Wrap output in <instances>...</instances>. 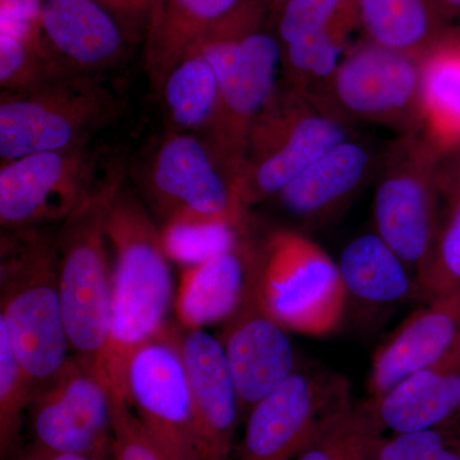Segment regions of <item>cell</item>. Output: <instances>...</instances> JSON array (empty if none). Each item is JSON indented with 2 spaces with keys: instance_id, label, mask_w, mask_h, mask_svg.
<instances>
[{
  "instance_id": "11",
  "label": "cell",
  "mask_w": 460,
  "mask_h": 460,
  "mask_svg": "<svg viewBox=\"0 0 460 460\" xmlns=\"http://www.w3.org/2000/svg\"><path fill=\"white\" fill-rule=\"evenodd\" d=\"M352 402L341 375L296 368L247 414L234 460L296 459L320 426Z\"/></svg>"
},
{
  "instance_id": "5",
  "label": "cell",
  "mask_w": 460,
  "mask_h": 460,
  "mask_svg": "<svg viewBox=\"0 0 460 460\" xmlns=\"http://www.w3.org/2000/svg\"><path fill=\"white\" fill-rule=\"evenodd\" d=\"M251 281L263 308L288 332L323 337L341 325L348 292L338 262L296 230L252 239Z\"/></svg>"
},
{
  "instance_id": "13",
  "label": "cell",
  "mask_w": 460,
  "mask_h": 460,
  "mask_svg": "<svg viewBox=\"0 0 460 460\" xmlns=\"http://www.w3.org/2000/svg\"><path fill=\"white\" fill-rule=\"evenodd\" d=\"M127 402L154 443L171 460H192V389L181 328L166 323L128 362Z\"/></svg>"
},
{
  "instance_id": "22",
  "label": "cell",
  "mask_w": 460,
  "mask_h": 460,
  "mask_svg": "<svg viewBox=\"0 0 460 460\" xmlns=\"http://www.w3.org/2000/svg\"><path fill=\"white\" fill-rule=\"evenodd\" d=\"M252 238L244 232L228 250L184 268L175 296L181 328L223 323L238 307L250 281Z\"/></svg>"
},
{
  "instance_id": "1",
  "label": "cell",
  "mask_w": 460,
  "mask_h": 460,
  "mask_svg": "<svg viewBox=\"0 0 460 460\" xmlns=\"http://www.w3.org/2000/svg\"><path fill=\"white\" fill-rule=\"evenodd\" d=\"M107 233L115 263L102 384L108 393L127 401L126 374L132 354L168 323L172 272L162 228L126 183L111 204Z\"/></svg>"
},
{
  "instance_id": "12",
  "label": "cell",
  "mask_w": 460,
  "mask_h": 460,
  "mask_svg": "<svg viewBox=\"0 0 460 460\" xmlns=\"http://www.w3.org/2000/svg\"><path fill=\"white\" fill-rule=\"evenodd\" d=\"M87 147L31 154L0 166V226L3 230L42 228L62 223L104 181Z\"/></svg>"
},
{
  "instance_id": "40",
  "label": "cell",
  "mask_w": 460,
  "mask_h": 460,
  "mask_svg": "<svg viewBox=\"0 0 460 460\" xmlns=\"http://www.w3.org/2000/svg\"><path fill=\"white\" fill-rule=\"evenodd\" d=\"M459 447H460V445H459Z\"/></svg>"
},
{
  "instance_id": "25",
  "label": "cell",
  "mask_w": 460,
  "mask_h": 460,
  "mask_svg": "<svg viewBox=\"0 0 460 460\" xmlns=\"http://www.w3.org/2000/svg\"><path fill=\"white\" fill-rule=\"evenodd\" d=\"M366 40L422 60L452 27L438 0H357Z\"/></svg>"
},
{
  "instance_id": "16",
  "label": "cell",
  "mask_w": 460,
  "mask_h": 460,
  "mask_svg": "<svg viewBox=\"0 0 460 460\" xmlns=\"http://www.w3.org/2000/svg\"><path fill=\"white\" fill-rule=\"evenodd\" d=\"M219 341L244 420L257 402L296 370V350L288 330L263 308L251 272L243 299L222 323Z\"/></svg>"
},
{
  "instance_id": "28",
  "label": "cell",
  "mask_w": 460,
  "mask_h": 460,
  "mask_svg": "<svg viewBox=\"0 0 460 460\" xmlns=\"http://www.w3.org/2000/svg\"><path fill=\"white\" fill-rule=\"evenodd\" d=\"M172 131L204 136L213 122L219 84L208 58L195 50L172 68L160 91Z\"/></svg>"
},
{
  "instance_id": "9",
  "label": "cell",
  "mask_w": 460,
  "mask_h": 460,
  "mask_svg": "<svg viewBox=\"0 0 460 460\" xmlns=\"http://www.w3.org/2000/svg\"><path fill=\"white\" fill-rule=\"evenodd\" d=\"M440 160L420 131L396 136L378 160L372 202L376 234L416 277L431 259L443 228Z\"/></svg>"
},
{
  "instance_id": "37",
  "label": "cell",
  "mask_w": 460,
  "mask_h": 460,
  "mask_svg": "<svg viewBox=\"0 0 460 460\" xmlns=\"http://www.w3.org/2000/svg\"><path fill=\"white\" fill-rule=\"evenodd\" d=\"M9 460H98L80 454L54 453L29 444L21 447L20 452L14 454Z\"/></svg>"
},
{
  "instance_id": "31",
  "label": "cell",
  "mask_w": 460,
  "mask_h": 460,
  "mask_svg": "<svg viewBox=\"0 0 460 460\" xmlns=\"http://www.w3.org/2000/svg\"><path fill=\"white\" fill-rule=\"evenodd\" d=\"M414 281L417 295L426 299L460 288V199L449 208L431 259Z\"/></svg>"
},
{
  "instance_id": "17",
  "label": "cell",
  "mask_w": 460,
  "mask_h": 460,
  "mask_svg": "<svg viewBox=\"0 0 460 460\" xmlns=\"http://www.w3.org/2000/svg\"><path fill=\"white\" fill-rule=\"evenodd\" d=\"M193 398L192 460H234L241 407L219 338L181 329Z\"/></svg>"
},
{
  "instance_id": "3",
  "label": "cell",
  "mask_w": 460,
  "mask_h": 460,
  "mask_svg": "<svg viewBox=\"0 0 460 460\" xmlns=\"http://www.w3.org/2000/svg\"><path fill=\"white\" fill-rule=\"evenodd\" d=\"M126 180V168L117 160L104 181L63 220L57 233L66 337L74 356L102 383L111 338L113 287L105 247L108 217Z\"/></svg>"
},
{
  "instance_id": "29",
  "label": "cell",
  "mask_w": 460,
  "mask_h": 460,
  "mask_svg": "<svg viewBox=\"0 0 460 460\" xmlns=\"http://www.w3.org/2000/svg\"><path fill=\"white\" fill-rule=\"evenodd\" d=\"M385 429L372 399L349 402L320 426L296 460H370Z\"/></svg>"
},
{
  "instance_id": "7",
  "label": "cell",
  "mask_w": 460,
  "mask_h": 460,
  "mask_svg": "<svg viewBox=\"0 0 460 460\" xmlns=\"http://www.w3.org/2000/svg\"><path fill=\"white\" fill-rule=\"evenodd\" d=\"M122 111V102L100 75H69L31 89L2 91L0 162L87 147Z\"/></svg>"
},
{
  "instance_id": "15",
  "label": "cell",
  "mask_w": 460,
  "mask_h": 460,
  "mask_svg": "<svg viewBox=\"0 0 460 460\" xmlns=\"http://www.w3.org/2000/svg\"><path fill=\"white\" fill-rule=\"evenodd\" d=\"M280 48L281 83L319 93L359 27L357 0H289L271 21Z\"/></svg>"
},
{
  "instance_id": "23",
  "label": "cell",
  "mask_w": 460,
  "mask_h": 460,
  "mask_svg": "<svg viewBox=\"0 0 460 460\" xmlns=\"http://www.w3.org/2000/svg\"><path fill=\"white\" fill-rule=\"evenodd\" d=\"M374 402L393 434L438 429L460 411V338L438 361Z\"/></svg>"
},
{
  "instance_id": "32",
  "label": "cell",
  "mask_w": 460,
  "mask_h": 460,
  "mask_svg": "<svg viewBox=\"0 0 460 460\" xmlns=\"http://www.w3.org/2000/svg\"><path fill=\"white\" fill-rule=\"evenodd\" d=\"M247 230L224 226H164L163 244L169 260L189 268L228 250Z\"/></svg>"
},
{
  "instance_id": "36",
  "label": "cell",
  "mask_w": 460,
  "mask_h": 460,
  "mask_svg": "<svg viewBox=\"0 0 460 460\" xmlns=\"http://www.w3.org/2000/svg\"><path fill=\"white\" fill-rule=\"evenodd\" d=\"M440 183L445 202L450 208L460 199V144L441 157Z\"/></svg>"
},
{
  "instance_id": "24",
  "label": "cell",
  "mask_w": 460,
  "mask_h": 460,
  "mask_svg": "<svg viewBox=\"0 0 460 460\" xmlns=\"http://www.w3.org/2000/svg\"><path fill=\"white\" fill-rule=\"evenodd\" d=\"M77 75L51 49L42 30L40 0H0V86L31 89Z\"/></svg>"
},
{
  "instance_id": "19",
  "label": "cell",
  "mask_w": 460,
  "mask_h": 460,
  "mask_svg": "<svg viewBox=\"0 0 460 460\" xmlns=\"http://www.w3.org/2000/svg\"><path fill=\"white\" fill-rule=\"evenodd\" d=\"M460 338V288L428 299L377 348L368 393L376 401L443 357Z\"/></svg>"
},
{
  "instance_id": "35",
  "label": "cell",
  "mask_w": 460,
  "mask_h": 460,
  "mask_svg": "<svg viewBox=\"0 0 460 460\" xmlns=\"http://www.w3.org/2000/svg\"><path fill=\"white\" fill-rule=\"evenodd\" d=\"M119 23L128 42L146 39L159 0H98Z\"/></svg>"
},
{
  "instance_id": "4",
  "label": "cell",
  "mask_w": 460,
  "mask_h": 460,
  "mask_svg": "<svg viewBox=\"0 0 460 460\" xmlns=\"http://www.w3.org/2000/svg\"><path fill=\"white\" fill-rule=\"evenodd\" d=\"M195 50L208 58L219 84L213 122L202 138L238 181L252 127L280 87L279 42L269 25H226Z\"/></svg>"
},
{
  "instance_id": "20",
  "label": "cell",
  "mask_w": 460,
  "mask_h": 460,
  "mask_svg": "<svg viewBox=\"0 0 460 460\" xmlns=\"http://www.w3.org/2000/svg\"><path fill=\"white\" fill-rule=\"evenodd\" d=\"M40 13L51 49L75 74L100 75L123 62L128 40L98 0H40Z\"/></svg>"
},
{
  "instance_id": "30",
  "label": "cell",
  "mask_w": 460,
  "mask_h": 460,
  "mask_svg": "<svg viewBox=\"0 0 460 460\" xmlns=\"http://www.w3.org/2000/svg\"><path fill=\"white\" fill-rule=\"evenodd\" d=\"M33 387L26 376L4 326L0 325V458L20 452L22 429L31 404Z\"/></svg>"
},
{
  "instance_id": "10",
  "label": "cell",
  "mask_w": 460,
  "mask_h": 460,
  "mask_svg": "<svg viewBox=\"0 0 460 460\" xmlns=\"http://www.w3.org/2000/svg\"><path fill=\"white\" fill-rule=\"evenodd\" d=\"M311 96L349 126L372 124L398 136L422 131L420 60L366 39L347 50L325 86Z\"/></svg>"
},
{
  "instance_id": "39",
  "label": "cell",
  "mask_w": 460,
  "mask_h": 460,
  "mask_svg": "<svg viewBox=\"0 0 460 460\" xmlns=\"http://www.w3.org/2000/svg\"><path fill=\"white\" fill-rule=\"evenodd\" d=\"M288 2H289V0H266L269 12V26H270L271 21L274 20L275 16L279 13L280 9L283 8Z\"/></svg>"
},
{
  "instance_id": "6",
  "label": "cell",
  "mask_w": 460,
  "mask_h": 460,
  "mask_svg": "<svg viewBox=\"0 0 460 460\" xmlns=\"http://www.w3.org/2000/svg\"><path fill=\"white\" fill-rule=\"evenodd\" d=\"M142 201L160 228L224 226L248 229L238 181L195 133L171 131L136 172Z\"/></svg>"
},
{
  "instance_id": "2",
  "label": "cell",
  "mask_w": 460,
  "mask_h": 460,
  "mask_svg": "<svg viewBox=\"0 0 460 460\" xmlns=\"http://www.w3.org/2000/svg\"><path fill=\"white\" fill-rule=\"evenodd\" d=\"M0 325L7 330L35 390L56 376L71 357L60 299L57 235L44 226L2 232Z\"/></svg>"
},
{
  "instance_id": "21",
  "label": "cell",
  "mask_w": 460,
  "mask_h": 460,
  "mask_svg": "<svg viewBox=\"0 0 460 460\" xmlns=\"http://www.w3.org/2000/svg\"><path fill=\"white\" fill-rule=\"evenodd\" d=\"M380 154L349 137L329 150L290 181L275 198L284 210L305 220L323 222L337 213L376 172Z\"/></svg>"
},
{
  "instance_id": "27",
  "label": "cell",
  "mask_w": 460,
  "mask_h": 460,
  "mask_svg": "<svg viewBox=\"0 0 460 460\" xmlns=\"http://www.w3.org/2000/svg\"><path fill=\"white\" fill-rule=\"evenodd\" d=\"M338 266L348 296L367 304H394L416 293L407 263L376 233L350 241Z\"/></svg>"
},
{
  "instance_id": "26",
  "label": "cell",
  "mask_w": 460,
  "mask_h": 460,
  "mask_svg": "<svg viewBox=\"0 0 460 460\" xmlns=\"http://www.w3.org/2000/svg\"><path fill=\"white\" fill-rule=\"evenodd\" d=\"M422 135L443 157L460 144V26H452L420 60Z\"/></svg>"
},
{
  "instance_id": "38",
  "label": "cell",
  "mask_w": 460,
  "mask_h": 460,
  "mask_svg": "<svg viewBox=\"0 0 460 460\" xmlns=\"http://www.w3.org/2000/svg\"><path fill=\"white\" fill-rule=\"evenodd\" d=\"M447 22L452 26H460V0H438Z\"/></svg>"
},
{
  "instance_id": "8",
  "label": "cell",
  "mask_w": 460,
  "mask_h": 460,
  "mask_svg": "<svg viewBox=\"0 0 460 460\" xmlns=\"http://www.w3.org/2000/svg\"><path fill=\"white\" fill-rule=\"evenodd\" d=\"M350 126L310 95L283 83L248 137L238 175L248 211L275 198L308 166L341 141Z\"/></svg>"
},
{
  "instance_id": "18",
  "label": "cell",
  "mask_w": 460,
  "mask_h": 460,
  "mask_svg": "<svg viewBox=\"0 0 460 460\" xmlns=\"http://www.w3.org/2000/svg\"><path fill=\"white\" fill-rule=\"evenodd\" d=\"M233 22H269L266 0H159L145 39L154 90L208 33Z\"/></svg>"
},
{
  "instance_id": "33",
  "label": "cell",
  "mask_w": 460,
  "mask_h": 460,
  "mask_svg": "<svg viewBox=\"0 0 460 460\" xmlns=\"http://www.w3.org/2000/svg\"><path fill=\"white\" fill-rule=\"evenodd\" d=\"M370 460H460V447L438 429L384 435Z\"/></svg>"
},
{
  "instance_id": "34",
  "label": "cell",
  "mask_w": 460,
  "mask_h": 460,
  "mask_svg": "<svg viewBox=\"0 0 460 460\" xmlns=\"http://www.w3.org/2000/svg\"><path fill=\"white\" fill-rule=\"evenodd\" d=\"M108 394L113 417V460H171L145 431L128 402Z\"/></svg>"
},
{
  "instance_id": "14",
  "label": "cell",
  "mask_w": 460,
  "mask_h": 460,
  "mask_svg": "<svg viewBox=\"0 0 460 460\" xmlns=\"http://www.w3.org/2000/svg\"><path fill=\"white\" fill-rule=\"evenodd\" d=\"M30 444L48 452L113 460V417L107 387L72 354L56 376L33 393Z\"/></svg>"
}]
</instances>
